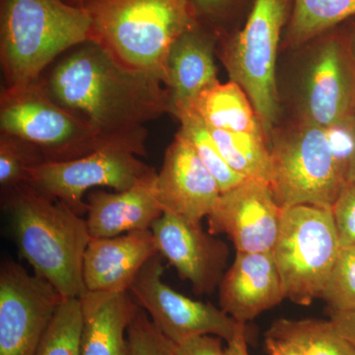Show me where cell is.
I'll list each match as a JSON object with an SVG mask.
<instances>
[{"label": "cell", "mask_w": 355, "mask_h": 355, "mask_svg": "<svg viewBox=\"0 0 355 355\" xmlns=\"http://www.w3.org/2000/svg\"><path fill=\"white\" fill-rule=\"evenodd\" d=\"M40 81L51 99L102 139L139 156L147 155L144 125L169 113L162 81L130 69L94 40L70 49Z\"/></svg>", "instance_id": "6da1fadb"}, {"label": "cell", "mask_w": 355, "mask_h": 355, "mask_svg": "<svg viewBox=\"0 0 355 355\" xmlns=\"http://www.w3.org/2000/svg\"><path fill=\"white\" fill-rule=\"evenodd\" d=\"M21 258L64 298H83V257L91 240L86 219L29 184L2 193Z\"/></svg>", "instance_id": "7a4b0ae2"}, {"label": "cell", "mask_w": 355, "mask_h": 355, "mask_svg": "<svg viewBox=\"0 0 355 355\" xmlns=\"http://www.w3.org/2000/svg\"><path fill=\"white\" fill-rule=\"evenodd\" d=\"M92 40L83 6L64 0H0V64L6 88L36 83L58 58Z\"/></svg>", "instance_id": "3957f363"}, {"label": "cell", "mask_w": 355, "mask_h": 355, "mask_svg": "<svg viewBox=\"0 0 355 355\" xmlns=\"http://www.w3.org/2000/svg\"><path fill=\"white\" fill-rule=\"evenodd\" d=\"M92 40L130 69L167 83L173 44L200 25L190 0H85Z\"/></svg>", "instance_id": "277c9868"}, {"label": "cell", "mask_w": 355, "mask_h": 355, "mask_svg": "<svg viewBox=\"0 0 355 355\" xmlns=\"http://www.w3.org/2000/svg\"><path fill=\"white\" fill-rule=\"evenodd\" d=\"M292 6L293 0H254L244 27L222 51L230 80L244 89L268 137L279 120L277 58Z\"/></svg>", "instance_id": "5b68a950"}, {"label": "cell", "mask_w": 355, "mask_h": 355, "mask_svg": "<svg viewBox=\"0 0 355 355\" xmlns=\"http://www.w3.org/2000/svg\"><path fill=\"white\" fill-rule=\"evenodd\" d=\"M270 186L282 209L314 205L331 209L347 178L336 164L326 128L303 119L272 135Z\"/></svg>", "instance_id": "8992f818"}, {"label": "cell", "mask_w": 355, "mask_h": 355, "mask_svg": "<svg viewBox=\"0 0 355 355\" xmlns=\"http://www.w3.org/2000/svg\"><path fill=\"white\" fill-rule=\"evenodd\" d=\"M0 132L31 144L44 162L73 160L102 147L116 146L51 99L40 79L23 87H2Z\"/></svg>", "instance_id": "52a82bcc"}, {"label": "cell", "mask_w": 355, "mask_h": 355, "mask_svg": "<svg viewBox=\"0 0 355 355\" xmlns=\"http://www.w3.org/2000/svg\"><path fill=\"white\" fill-rule=\"evenodd\" d=\"M340 249L331 209H284L272 254L286 297L303 306L321 298Z\"/></svg>", "instance_id": "ba28073f"}, {"label": "cell", "mask_w": 355, "mask_h": 355, "mask_svg": "<svg viewBox=\"0 0 355 355\" xmlns=\"http://www.w3.org/2000/svg\"><path fill=\"white\" fill-rule=\"evenodd\" d=\"M137 156L123 147L105 146L84 157L33 166L26 184L83 216L87 212L83 202L87 191L128 190L155 170Z\"/></svg>", "instance_id": "9c48e42d"}, {"label": "cell", "mask_w": 355, "mask_h": 355, "mask_svg": "<svg viewBox=\"0 0 355 355\" xmlns=\"http://www.w3.org/2000/svg\"><path fill=\"white\" fill-rule=\"evenodd\" d=\"M162 259L157 253L147 261L130 293L166 338L179 345L195 336L209 335L229 343L247 334L246 324L238 323L221 308L187 297L168 286L163 280Z\"/></svg>", "instance_id": "30bf717a"}, {"label": "cell", "mask_w": 355, "mask_h": 355, "mask_svg": "<svg viewBox=\"0 0 355 355\" xmlns=\"http://www.w3.org/2000/svg\"><path fill=\"white\" fill-rule=\"evenodd\" d=\"M303 83L300 119L326 128H350L355 119V60L347 29L321 36Z\"/></svg>", "instance_id": "8fae6325"}, {"label": "cell", "mask_w": 355, "mask_h": 355, "mask_svg": "<svg viewBox=\"0 0 355 355\" xmlns=\"http://www.w3.org/2000/svg\"><path fill=\"white\" fill-rule=\"evenodd\" d=\"M64 299L19 263L4 261L0 270V355H34Z\"/></svg>", "instance_id": "7c38bea8"}, {"label": "cell", "mask_w": 355, "mask_h": 355, "mask_svg": "<svg viewBox=\"0 0 355 355\" xmlns=\"http://www.w3.org/2000/svg\"><path fill=\"white\" fill-rule=\"evenodd\" d=\"M284 209L273 197L270 184L247 180L221 193L207 217L209 232L227 235L237 252H272Z\"/></svg>", "instance_id": "4fadbf2b"}, {"label": "cell", "mask_w": 355, "mask_h": 355, "mask_svg": "<svg viewBox=\"0 0 355 355\" xmlns=\"http://www.w3.org/2000/svg\"><path fill=\"white\" fill-rule=\"evenodd\" d=\"M156 251L191 282L197 295H209L218 288L228 260V247L214 235L176 214L164 212L151 227Z\"/></svg>", "instance_id": "5bb4252c"}, {"label": "cell", "mask_w": 355, "mask_h": 355, "mask_svg": "<svg viewBox=\"0 0 355 355\" xmlns=\"http://www.w3.org/2000/svg\"><path fill=\"white\" fill-rule=\"evenodd\" d=\"M157 188L163 211L197 224L209 216L221 195L216 178L180 132L166 150Z\"/></svg>", "instance_id": "9a60e30c"}, {"label": "cell", "mask_w": 355, "mask_h": 355, "mask_svg": "<svg viewBox=\"0 0 355 355\" xmlns=\"http://www.w3.org/2000/svg\"><path fill=\"white\" fill-rule=\"evenodd\" d=\"M218 291L221 309L245 324L286 298L272 252H237Z\"/></svg>", "instance_id": "2e32d148"}, {"label": "cell", "mask_w": 355, "mask_h": 355, "mask_svg": "<svg viewBox=\"0 0 355 355\" xmlns=\"http://www.w3.org/2000/svg\"><path fill=\"white\" fill-rule=\"evenodd\" d=\"M157 254L151 229L110 238H91L83 257L86 292L130 291L147 261Z\"/></svg>", "instance_id": "e0dca14e"}, {"label": "cell", "mask_w": 355, "mask_h": 355, "mask_svg": "<svg viewBox=\"0 0 355 355\" xmlns=\"http://www.w3.org/2000/svg\"><path fill=\"white\" fill-rule=\"evenodd\" d=\"M157 176L154 170L123 191L109 193L99 189L88 191L86 223L91 237H116L151 229L164 214L159 200Z\"/></svg>", "instance_id": "ac0fdd59"}, {"label": "cell", "mask_w": 355, "mask_h": 355, "mask_svg": "<svg viewBox=\"0 0 355 355\" xmlns=\"http://www.w3.org/2000/svg\"><path fill=\"white\" fill-rule=\"evenodd\" d=\"M216 36L202 24L184 33L173 44L167 60L169 114L175 118L191 111L203 91L219 83L214 62Z\"/></svg>", "instance_id": "d6986e66"}, {"label": "cell", "mask_w": 355, "mask_h": 355, "mask_svg": "<svg viewBox=\"0 0 355 355\" xmlns=\"http://www.w3.org/2000/svg\"><path fill=\"white\" fill-rule=\"evenodd\" d=\"M81 300V355H130L128 330L139 306L130 291L86 292Z\"/></svg>", "instance_id": "ffe728a7"}, {"label": "cell", "mask_w": 355, "mask_h": 355, "mask_svg": "<svg viewBox=\"0 0 355 355\" xmlns=\"http://www.w3.org/2000/svg\"><path fill=\"white\" fill-rule=\"evenodd\" d=\"M191 111L196 112L210 128L239 132H265L247 93L233 80L217 83L203 91Z\"/></svg>", "instance_id": "44dd1931"}, {"label": "cell", "mask_w": 355, "mask_h": 355, "mask_svg": "<svg viewBox=\"0 0 355 355\" xmlns=\"http://www.w3.org/2000/svg\"><path fill=\"white\" fill-rule=\"evenodd\" d=\"M355 17V0H293L284 46L296 49Z\"/></svg>", "instance_id": "7402d4cb"}, {"label": "cell", "mask_w": 355, "mask_h": 355, "mask_svg": "<svg viewBox=\"0 0 355 355\" xmlns=\"http://www.w3.org/2000/svg\"><path fill=\"white\" fill-rule=\"evenodd\" d=\"M209 130L224 160L236 173L246 180L270 184L272 158L270 140L265 132Z\"/></svg>", "instance_id": "603a6c76"}, {"label": "cell", "mask_w": 355, "mask_h": 355, "mask_svg": "<svg viewBox=\"0 0 355 355\" xmlns=\"http://www.w3.org/2000/svg\"><path fill=\"white\" fill-rule=\"evenodd\" d=\"M266 335L291 343L303 355H355L354 345L338 333L331 320L279 319Z\"/></svg>", "instance_id": "cb8c5ba5"}, {"label": "cell", "mask_w": 355, "mask_h": 355, "mask_svg": "<svg viewBox=\"0 0 355 355\" xmlns=\"http://www.w3.org/2000/svg\"><path fill=\"white\" fill-rule=\"evenodd\" d=\"M178 121L181 123L178 132L190 142L203 164L216 178L221 193L247 181L224 160L209 128L196 112H187L181 114Z\"/></svg>", "instance_id": "d4e9b609"}, {"label": "cell", "mask_w": 355, "mask_h": 355, "mask_svg": "<svg viewBox=\"0 0 355 355\" xmlns=\"http://www.w3.org/2000/svg\"><path fill=\"white\" fill-rule=\"evenodd\" d=\"M80 298H65L34 355H81Z\"/></svg>", "instance_id": "484cf974"}, {"label": "cell", "mask_w": 355, "mask_h": 355, "mask_svg": "<svg viewBox=\"0 0 355 355\" xmlns=\"http://www.w3.org/2000/svg\"><path fill=\"white\" fill-rule=\"evenodd\" d=\"M44 162L43 156L31 144L0 132V186L2 193L25 184L28 170Z\"/></svg>", "instance_id": "4316f807"}, {"label": "cell", "mask_w": 355, "mask_h": 355, "mask_svg": "<svg viewBox=\"0 0 355 355\" xmlns=\"http://www.w3.org/2000/svg\"><path fill=\"white\" fill-rule=\"evenodd\" d=\"M321 298L334 312L355 311V246L340 248Z\"/></svg>", "instance_id": "83f0119b"}, {"label": "cell", "mask_w": 355, "mask_h": 355, "mask_svg": "<svg viewBox=\"0 0 355 355\" xmlns=\"http://www.w3.org/2000/svg\"><path fill=\"white\" fill-rule=\"evenodd\" d=\"M130 355H176L175 345L157 330L139 307L128 330Z\"/></svg>", "instance_id": "f1b7e54d"}, {"label": "cell", "mask_w": 355, "mask_h": 355, "mask_svg": "<svg viewBox=\"0 0 355 355\" xmlns=\"http://www.w3.org/2000/svg\"><path fill=\"white\" fill-rule=\"evenodd\" d=\"M340 248L355 246V182H347L331 207Z\"/></svg>", "instance_id": "f546056e"}, {"label": "cell", "mask_w": 355, "mask_h": 355, "mask_svg": "<svg viewBox=\"0 0 355 355\" xmlns=\"http://www.w3.org/2000/svg\"><path fill=\"white\" fill-rule=\"evenodd\" d=\"M176 355H225L222 338L216 336H198L175 345Z\"/></svg>", "instance_id": "4dcf8cb0"}, {"label": "cell", "mask_w": 355, "mask_h": 355, "mask_svg": "<svg viewBox=\"0 0 355 355\" xmlns=\"http://www.w3.org/2000/svg\"><path fill=\"white\" fill-rule=\"evenodd\" d=\"M200 23L223 16L234 0H190Z\"/></svg>", "instance_id": "1f68e13d"}, {"label": "cell", "mask_w": 355, "mask_h": 355, "mask_svg": "<svg viewBox=\"0 0 355 355\" xmlns=\"http://www.w3.org/2000/svg\"><path fill=\"white\" fill-rule=\"evenodd\" d=\"M331 321L336 330L355 347V311L334 312L330 311Z\"/></svg>", "instance_id": "d6a6232c"}, {"label": "cell", "mask_w": 355, "mask_h": 355, "mask_svg": "<svg viewBox=\"0 0 355 355\" xmlns=\"http://www.w3.org/2000/svg\"><path fill=\"white\" fill-rule=\"evenodd\" d=\"M265 345L268 355H303L291 343L265 335Z\"/></svg>", "instance_id": "836d02e7"}, {"label": "cell", "mask_w": 355, "mask_h": 355, "mask_svg": "<svg viewBox=\"0 0 355 355\" xmlns=\"http://www.w3.org/2000/svg\"><path fill=\"white\" fill-rule=\"evenodd\" d=\"M225 355H250L247 347V334L238 336L234 340L227 343Z\"/></svg>", "instance_id": "e575fe53"}, {"label": "cell", "mask_w": 355, "mask_h": 355, "mask_svg": "<svg viewBox=\"0 0 355 355\" xmlns=\"http://www.w3.org/2000/svg\"><path fill=\"white\" fill-rule=\"evenodd\" d=\"M350 135H352V151L347 170V182H355V119L350 127Z\"/></svg>", "instance_id": "d590c367"}, {"label": "cell", "mask_w": 355, "mask_h": 355, "mask_svg": "<svg viewBox=\"0 0 355 355\" xmlns=\"http://www.w3.org/2000/svg\"><path fill=\"white\" fill-rule=\"evenodd\" d=\"M347 35H349V51L355 60V22L347 29Z\"/></svg>", "instance_id": "8d00e7d4"}, {"label": "cell", "mask_w": 355, "mask_h": 355, "mask_svg": "<svg viewBox=\"0 0 355 355\" xmlns=\"http://www.w3.org/2000/svg\"><path fill=\"white\" fill-rule=\"evenodd\" d=\"M64 1L71 4V6H81L85 0H64Z\"/></svg>", "instance_id": "74e56055"}]
</instances>
